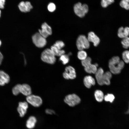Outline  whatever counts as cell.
<instances>
[{
	"label": "cell",
	"mask_w": 129,
	"mask_h": 129,
	"mask_svg": "<svg viewBox=\"0 0 129 129\" xmlns=\"http://www.w3.org/2000/svg\"><path fill=\"white\" fill-rule=\"evenodd\" d=\"M124 66V61L118 56L112 57L109 61L108 66L110 72L114 74H119Z\"/></svg>",
	"instance_id": "cell-1"
},
{
	"label": "cell",
	"mask_w": 129,
	"mask_h": 129,
	"mask_svg": "<svg viewBox=\"0 0 129 129\" xmlns=\"http://www.w3.org/2000/svg\"><path fill=\"white\" fill-rule=\"evenodd\" d=\"M55 56L50 49L47 48L42 52L41 59L45 62L49 64H53L56 61Z\"/></svg>",
	"instance_id": "cell-2"
},
{
	"label": "cell",
	"mask_w": 129,
	"mask_h": 129,
	"mask_svg": "<svg viewBox=\"0 0 129 129\" xmlns=\"http://www.w3.org/2000/svg\"><path fill=\"white\" fill-rule=\"evenodd\" d=\"M91 58L89 57H87L85 59L81 61V64L84 67V70L86 72L95 74L97 70L98 64L96 63L91 64Z\"/></svg>",
	"instance_id": "cell-3"
},
{
	"label": "cell",
	"mask_w": 129,
	"mask_h": 129,
	"mask_svg": "<svg viewBox=\"0 0 129 129\" xmlns=\"http://www.w3.org/2000/svg\"><path fill=\"white\" fill-rule=\"evenodd\" d=\"M74 9L75 14L79 17L81 18L85 16L88 10V7L87 4H82L79 2L74 5Z\"/></svg>",
	"instance_id": "cell-4"
},
{
	"label": "cell",
	"mask_w": 129,
	"mask_h": 129,
	"mask_svg": "<svg viewBox=\"0 0 129 129\" xmlns=\"http://www.w3.org/2000/svg\"><path fill=\"white\" fill-rule=\"evenodd\" d=\"M89 42L85 36L80 35L78 38L76 42L77 48L79 50L88 49L90 46Z\"/></svg>",
	"instance_id": "cell-5"
},
{
	"label": "cell",
	"mask_w": 129,
	"mask_h": 129,
	"mask_svg": "<svg viewBox=\"0 0 129 129\" xmlns=\"http://www.w3.org/2000/svg\"><path fill=\"white\" fill-rule=\"evenodd\" d=\"M64 102L70 107H73L78 104L81 102V99L75 94L67 95L64 100Z\"/></svg>",
	"instance_id": "cell-6"
},
{
	"label": "cell",
	"mask_w": 129,
	"mask_h": 129,
	"mask_svg": "<svg viewBox=\"0 0 129 129\" xmlns=\"http://www.w3.org/2000/svg\"><path fill=\"white\" fill-rule=\"evenodd\" d=\"M26 100L27 102L35 107L40 106L42 104V98L38 96L31 94L27 96Z\"/></svg>",
	"instance_id": "cell-7"
},
{
	"label": "cell",
	"mask_w": 129,
	"mask_h": 129,
	"mask_svg": "<svg viewBox=\"0 0 129 129\" xmlns=\"http://www.w3.org/2000/svg\"><path fill=\"white\" fill-rule=\"evenodd\" d=\"M32 39L36 46L40 48L44 47L47 43L46 38L42 36L39 32L36 33L33 35Z\"/></svg>",
	"instance_id": "cell-8"
},
{
	"label": "cell",
	"mask_w": 129,
	"mask_h": 129,
	"mask_svg": "<svg viewBox=\"0 0 129 129\" xmlns=\"http://www.w3.org/2000/svg\"><path fill=\"white\" fill-rule=\"evenodd\" d=\"M63 75L64 78L66 79H75L76 77V74L75 69L70 66L66 67Z\"/></svg>",
	"instance_id": "cell-9"
},
{
	"label": "cell",
	"mask_w": 129,
	"mask_h": 129,
	"mask_svg": "<svg viewBox=\"0 0 129 129\" xmlns=\"http://www.w3.org/2000/svg\"><path fill=\"white\" fill-rule=\"evenodd\" d=\"M39 33L45 38L52 34L51 27L46 23H43L41 26V29L38 30Z\"/></svg>",
	"instance_id": "cell-10"
},
{
	"label": "cell",
	"mask_w": 129,
	"mask_h": 129,
	"mask_svg": "<svg viewBox=\"0 0 129 129\" xmlns=\"http://www.w3.org/2000/svg\"><path fill=\"white\" fill-rule=\"evenodd\" d=\"M28 108V104L27 102H19L17 110L20 117H23L27 113Z\"/></svg>",
	"instance_id": "cell-11"
},
{
	"label": "cell",
	"mask_w": 129,
	"mask_h": 129,
	"mask_svg": "<svg viewBox=\"0 0 129 129\" xmlns=\"http://www.w3.org/2000/svg\"><path fill=\"white\" fill-rule=\"evenodd\" d=\"M18 7L21 11L24 12L29 11L32 8V6L29 1H22L19 3Z\"/></svg>",
	"instance_id": "cell-12"
},
{
	"label": "cell",
	"mask_w": 129,
	"mask_h": 129,
	"mask_svg": "<svg viewBox=\"0 0 129 129\" xmlns=\"http://www.w3.org/2000/svg\"><path fill=\"white\" fill-rule=\"evenodd\" d=\"M89 42H92L95 46H97L100 42L99 38L93 32H89L87 38Z\"/></svg>",
	"instance_id": "cell-13"
},
{
	"label": "cell",
	"mask_w": 129,
	"mask_h": 129,
	"mask_svg": "<svg viewBox=\"0 0 129 129\" xmlns=\"http://www.w3.org/2000/svg\"><path fill=\"white\" fill-rule=\"evenodd\" d=\"M118 36L119 38H122L128 37L129 36V27H127L124 28L121 27H119L118 30Z\"/></svg>",
	"instance_id": "cell-14"
},
{
	"label": "cell",
	"mask_w": 129,
	"mask_h": 129,
	"mask_svg": "<svg viewBox=\"0 0 129 129\" xmlns=\"http://www.w3.org/2000/svg\"><path fill=\"white\" fill-rule=\"evenodd\" d=\"M84 84L85 86L87 88H89L95 84V81L94 79L90 75L85 76L83 80Z\"/></svg>",
	"instance_id": "cell-15"
},
{
	"label": "cell",
	"mask_w": 129,
	"mask_h": 129,
	"mask_svg": "<svg viewBox=\"0 0 129 129\" xmlns=\"http://www.w3.org/2000/svg\"><path fill=\"white\" fill-rule=\"evenodd\" d=\"M104 73L103 70L102 68H100L97 69L95 74L97 81L100 85H104L103 82V79Z\"/></svg>",
	"instance_id": "cell-16"
},
{
	"label": "cell",
	"mask_w": 129,
	"mask_h": 129,
	"mask_svg": "<svg viewBox=\"0 0 129 129\" xmlns=\"http://www.w3.org/2000/svg\"><path fill=\"white\" fill-rule=\"evenodd\" d=\"M20 93L27 96L32 94V89L30 86L27 84H21L20 88Z\"/></svg>",
	"instance_id": "cell-17"
},
{
	"label": "cell",
	"mask_w": 129,
	"mask_h": 129,
	"mask_svg": "<svg viewBox=\"0 0 129 129\" xmlns=\"http://www.w3.org/2000/svg\"><path fill=\"white\" fill-rule=\"evenodd\" d=\"M37 120L34 116H30L27 121L26 126L28 129H32L34 128L37 122Z\"/></svg>",
	"instance_id": "cell-18"
},
{
	"label": "cell",
	"mask_w": 129,
	"mask_h": 129,
	"mask_svg": "<svg viewBox=\"0 0 129 129\" xmlns=\"http://www.w3.org/2000/svg\"><path fill=\"white\" fill-rule=\"evenodd\" d=\"M112 77V73L110 72L107 71L104 73L103 77V85H109L110 84V80Z\"/></svg>",
	"instance_id": "cell-19"
},
{
	"label": "cell",
	"mask_w": 129,
	"mask_h": 129,
	"mask_svg": "<svg viewBox=\"0 0 129 129\" xmlns=\"http://www.w3.org/2000/svg\"><path fill=\"white\" fill-rule=\"evenodd\" d=\"M94 96L96 100L99 102H102L104 99V96L103 92L99 90H97L95 91Z\"/></svg>",
	"instance_id": "cell-20"
},
{
	"label": "cell",
	"mask_w": 129,
	"mask_h": 129,
	"mask_svg": "<svg viewBox=\"0 0 129 129\" xmlns=\"http://www.w3.org/2000/svg\"><path fill=\"white\" fill-rule=\"evenodd\" d=\"M50 49L55 56H60L65 53L64 50L59 49L53 45L51 47Z\"/></svg>",
	"instance_id": "cell-21"
},
{
	"label": "cell",
	"mask_w": 129,
	"mask_h": 129,
	"mask_svg": "<svg viewBox=\"0 0 129 129\" xmlns=\"http://www.w3.org/2000/svg\"><path fill=\"white\" fill-rule=\"evenodd\" d=\"M0 78L4 80L6 84L8 83L10 81L9 75L4 71L0 70Z\"/></svg>",
	"instance_id": "cell-22"
},
{
	"label": "cell",
	"mask_w": 129,
	"mask_h": 129,
	"mask_svg": "<svg viewBox=\"0 0 129 129\" xmlns=\"http://www.w3.org/2000/svg\"><path fill=\"white\" fill-rule=\"evenodd\" d=\"M77 57L79 59L83 60L87 57V54L83 50H79L77 53Z\"/></svg>",
	"instance_id": "cell-23"
},
{
	"label": "cell",
	"mask_w": 129,
	"mask_h": 129,
	"mask_svg": "<svg viewBox=\"0 0 129 129\" xmlns=\"http://www.w3.org/2000/svg\"><path fill=\"white\" fill-rule=\"evenodd\" d=\"M59 60L64 64H65L68 63L69 60V55H68L63 54L60 56Z\"/></svg>",
	"instance_id": "cell-24"
},
{
	"label": "cell",
	"mask_w": 129,
	"mask_h": 129,
	"mask_svg": "<svg viewBox=\"0 0 129 129\" xmlns=\"http://www.w3.org/2000/svg\"><path fill=\"white\" fill-rule=\"evenodd\" d=\"M122 55L124 61L126 63H129V50L124 51L122 53Z\"/></svg>",
	"instance_id": "cell-25"
},
{
	"label": "cell",
	"mask_w": 129,
	"mask_h": 129,
	"mask_svg": "<svg viewBox=\"0 0 129 129\" xmlns=\"http://www.w3.org/2000/svg\"><path fill=\"white\" fill-rule=\"evenodd\" d=\"M21 85L18 84L14 86L12 90V91L13 94L16 96L20 93V88Z\"/></svg>",
	"instance_id": "cell-26"
},
{
	"label": "cell",
	"mask_w": 129,
	"mask_h": 129,
	"mask_svg": "<svg viewBox=\"0 0 129 129\" xmlns=\"http://www.w3.org/2000/svg\"><path fill=\"white\" fill-rule=\"evenodd\" d=\"M120 5L126 10H129V0H122L120 2Z\"/></svg>",
	"instance_id": "cell-27"
},
{
	"label": "cell",
	"mask_w": 129,
	"mask_h": 129,
	"mask_svg": "<svg viewBox=\"0 0 129 129\" xmlns=\"http://www.w3.org/2000/svg\"><path fill=\"white\" fill-rule=\"evenodd\" d=\"M121 43L124 48H128L129 47V37H128L123 38L121 41Z\"/></svg>",
	"instance_id": "cell-28"
},
{
	"label": "cell",
	"mask_w": 129,
	"mask_h": 129,
	"mask_svg": "<svg viewBox=\"0 0 129 129\" xmlns=\"http://www.w3.org/2000/svg\"><path fill=\"white\" fill-rule=\"evenodd\" d=\"M115 98V97L113 94H108L104 96V99L106 102H109L112 103L114 101Z\"/></svg>",
	"instance_id": "cell-29"
},
{
	"label": "cell",
	"mask_w": 129,
	"mask_h": 129,
	"mask_svg": "<svg viewBox=\"0 0 129 129\" xmlns=\"http://www.w3.org/2000/svg\"><path fill=\"white\" fill-rule=\"evenodd\" d=\"M114 1V0H102L101 5L103 7L106 8L109 5L113 3Z\"/></svg>",
	"instance_id": "cell-30"
},
{
	"label": "cell",
	"mask_w": 129,
	"mask_h": 129,
	"mask_svg": "<svg viewBox=\"0 0 129 129\" xmlns=\"http://www.w3.org/2000/svg\"><path fill=\"white\" fill-rule=\"evenodd\" d=\"M53 45L59 49H62L64 47L65 45L62 41H57Z\"/></svg>",
	"instance_id": "cell-31"
},
{
	"label": "cell",
	"mask_w": 129,
	"mask_h": 129,
	"mask_svg": "<svg viewBox=\"0 0 129 129\" xmlns=\"http://www.w3.org/2000/svg\"><path fill=\"white\" fill-rule=\"evenodd\" d=\"M48 9L49 11L53 12L55 10V5L54 3H51L48 4Z\"/></svg>",
	"instance_id": "cell-32"
},
{
	"label": "cell",
	"mask_w": 129,
	"mask_h": 129,
	"mask_svg": "<svg viewBox=\"0 0 129 129\" xmlns=\"http://www.w3.org/2000/svg\"><path fill=\"white\" fill-rule=\"evenodd\" d=\"M46 113L48 114L52 115L55 113V112L53 110L47 109L45 110Z\"/></svg>",
	"instance_id": "cell-33"
},
{
	"label": "cell",
	"mask_w": 129,
	"mask_h": 129,
	"mask_svg": "<svg viewBox=\"0 0 129 129\" xmlns=\"http://www.w3.org/2000/svg\"><path fill=\"white\" fill-rule=\"evenodd\" d=\"M5 1V0H0V8L3 9Z\"/></svg>",
	"instance_id": "cell-34"
},
{
	"label": "cell",
	"mask_w": 129,
	"mask_h": 129,
	"mask_svg": "<svg viewBox=\"0 0 129 129\" xmlns=\"http://www.w3.org/2000/svg\"><path fill=\"white\" fill-rule=\"evenodd\" d=\"M6 84L5 81L0 78V86H3Z\"/></svg>",
	"instance_id": "cell-35"
},
{
	"label": "cell",
	"mask_w": 129,
	"mask_h": 129,
	"mask_svg": "<svg viewBox=\"0 0 129 129\" xmlns=\"http://www.w3.org/2000/svg\"><path fill=\"white\" fill-rule=\"evenodd\" d=\"M3 59V56L1 53L0 52V65L1 64Z\"/></svg>",
	"instance_id": "cell-36"
},
{
	"label": "cell",
	"mask_w": 129,
	"mask_h": 129,
	"mask_svg": "<svg viewBox=\"0 0 129 129\" xmlns=\"http://www.w3.org/2000/svg\"><path fill=\"white\" fill-rule=\"evenodd\" d=\"M126 113L127 114H129V104L128 108V110L126 112Z\"/></svg>",
	"instance_id": "cell-37"
},
{
	"label": "cell",
	"mask_w": 129,
	"mask_h": 129,
	"mask_svg": "<svg viewBox=\"0 0 129 129\" xmlns=\"http://www.w3.org/2000/svg\"><path fill=\"white\" fill-rule=\"evenodd\" d=\"M1 40H0V46H1Z\"/></svg>",
	"instance_id": "cell-38"
},
{
	"label": "cell",
	"mask_w": 129,
	"mask_h": 129,
	"mask_svg": "<svg viewBox=\"0 0 129 129\" xmlns=\"http://www.w3.org/2000/svg\"><path fill=\"white\" fill-rule=\"evenodd\" d=\"M1 11L0 10V15H1Z\"/></svg>",
	"instance_id": "cell-39"
},
{
	"label": "cell",
	"mask_w": 129,
	"mask_h": 129,
	"mask_svg": "<svg viewBox=\"0 0 129 129\" xmlns=\"http://www.w3.org/2000/svg\"></svg>",
	"instance_id": "cell-40"
}]
</instances>
